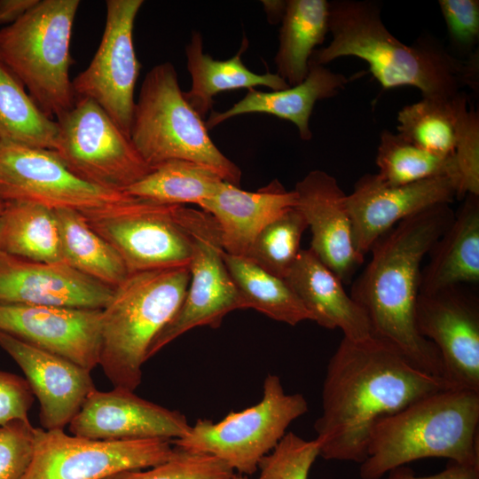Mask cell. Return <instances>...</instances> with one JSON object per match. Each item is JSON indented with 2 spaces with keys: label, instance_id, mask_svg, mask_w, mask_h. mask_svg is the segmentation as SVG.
I'll list each match as a JSON object with an SVG mask.
<instances>
[{
  "label": "cell",
  "instance_id": "60d3db41",
  "mask_svg": "<svg viewBox=\"0 0 479 479\" xmlns=\"http://www.w3.org/2000/svg\"><path fill=\"white\" fill-rule=\"evenodd\" d=\"M34 401L25 377L0 370V425L13 420H28Z\"/></svg>",
  "mask_w": 479,
  "mask_h": 479
},
{
  "label": "cell",
  "instance_id": "d6a6232c",
  "mask_svg": "<svg viewBox=\"0 0 479 479\" xmlns=\"http://www.w3.org/2000/svg\"><path fill=\"white\" fill-rule=\"evenodd\" d=\"M224 181L207 167L189 161L170 160L153 167L149 174L124 192L162 205H199L214 195Z\"/></svg>",
  "mask_w": 479,
  "mask_h": 479
},
{
  "label": "cell",
  "instance_id": "d590c367",
  "mask_svg": "<svg viewBox=\"0 0 479 479\" xmlns=\"http://www.w3.org/2000/svg\"><path fill=\"white\" fill-rule=\"evenodd\" d=\"M233 475V469L213 455L175 446L174 454L159 465L145 471H122L106 479H232Z\"/></svg>",
  "mask_w": 479,
  "mask_h": 479
},
{
  "label": "cell",
  "instance_id": "d4e9b609",
  "mask_svg": "<svg viewBox=\"0 0 479 479\" xmlns=\"http://www.w3.org/2000/svg\"><path fill=\"white\" fill-rule=\"evenodd\" d=\"M420 294L479 281V196L467 195L454 219L428 252Z\"/></svg>",
  "mask_w": 479,
  "mask_h": 479
},
{
  "label": "cell",
  "instance_id": "52a82bcc",
  "mask_svg": "<svg viewBox=\"0 0 479 479\" xmlns=\"http://www.w3.org/2000/svg\"><path fill=\"white\" fill-rule=\"evenodd\" d=\"M79 0H39L22 18L0 29V59L30 97L57 120L75 104L70 41Z\"/></svg>",
  "mask_w": 479,
  "mask_h": 479
},
{
  "label": "cell",
  "instance_id": "4fadbf2b",
  "mask_svg": "<svg viewBox=\"0 0 479 479\" xmlns=\"http://www.w3.org/2000/svg\"><path fill=\"white\" fill-rule=\"evenodd\" d=\"M75 175L52 150L0 140V200H26L81 213L131 200Z\"/></svg>",
  "mask_w": 479,
  "mask_h": 479
},
{
  "label": "cell",
  "instance_id": "30bf717a",
  "mask_svg": "<svg viewBox=\"0 0 479 479\" xmlns=\"http://www.w3.org/2000/svg\"><path fill=\"white\" fill-rule=\"evenodd\" d=\"M61 161L75 175L102 188L124 192L153 168L130 137L94 100L76 97L73 106L56 120Z\"/></svg>",
  "mask_w": 479,
  "mask_h": 479
},
{
  "label": "cell",
  "instance_id": "4316f807",
  "mask_svg": "<svg viewBox=\"0 0 479 479\" xmlns=\"http://www.w3.org/2000/svg\"><path fill=\"white\" fill-rule=\"evenodd\" d=\"M329 33V2L288 0L281 20L277 74L292 87L304 81L316 47Z\"/></svg>",
  "mask_w": 479,
  "mask_h": 479
},
{
  "label": "cell",
  "instance_id": "ab89813d",
  "mask_svg": "<svg viewBox=\"0 0 479 479\" xmlns=\"http://www.w3.org/2000/svg\"><path fill=\"white\" fill-rule=\"evenodd\" d=\"M454 159L459 177L457 199L469 194L479 196V117L473 109L460 134Z\"/></svg>",
  "mask_w": 479,
  "mask_h": 479
},
{
  "label": "cell",
  "instance_id": "9c48e42d",
  "mask_svg": "<svg viewBox=\"0 0 479 479\" xmlns=\"http://www.w3.org/2000/svg\"><path fill=\"white\" fill-rule=\"evenodd\" d=\"M177 217L192 239L190 281L178 310L153 340L147 360L195 327L217 328L224 318L247 309L223 257L221 234L215 219L203 210L179 206Z\"/></svg>",
  "mask_w": 479,
  "mask_h": 479
},
{
  "label": "cell",
  "instance_id": "ba28073f",
  "mask_svg": "<svg viewBox=\"0 0 479 479\" xmlns=\"http://www.w3.org/2000/svg\"><path fill=\"white\" fill-rule=\"evenodd\" d=\"M308 412L299 393L287 394L280 379L269 373L262 399L240 412H230L218 422L199 419L182 438L172 440L180 449L213 455L239 474L258 470L261 459L279 443L289 425Z\"/></svg>",
  "mask_w": 479,
  "mask_h": 479
},
{
  "label": "cell",
  "instance_id": "74e56055",
  "mask_svg": "<svg viewBox=\"0 0 479 479\" xmlns=\"http://www.w3.org/2000/svg\"><path fill=\"white\" fill-rule=\"evenodd\" d=\"M34 430L29 420L0 425V479H22L34 454Z\"/></svg>",
  "mask_w": 479,
  "mask_h": 479
},
{
  "label": "cell",
  "instance_id": "b9f144b4",
  "mask_svg": "<svg viewBox=\"0 0 479 479\" xmlns=\"http://www.w3.org/2000/svg\"><path fill=\"white\" fill-rule=\"evenodd\" d=\"M384 479H479V465L449 461L443 471L426 476H418L411 468L401 466L389 471Z\"/></svg>",
  "mask_w": 479,
  "mask_h": 479
},
{
  "label": "cell",
  "instance_id": "1f68e13d",
  "mask_svg": "<svg viewBox=\"0 0 479 479\" xmlns=\"http://www.w3.org/2000/svg\"><path fill=\"white\" fill-rule=\"evenodd\" d=\"M58 122L47 116L0 59V140L55 151Z\"/></svg>",
  "mask_w": 479,
  "mask_h": 479
},
{
  "label": "cell",
  "instance_id": "7bdbcfd3",
  "mask_svg": "<svg viewBox=\"0 0 479 479\" xmlns=\"http://www.w3.org/2000/svg\"><path fill=\"white\" fill-rule=\"evenodd\" d=\"M39 0H0V25L13 24L31 10Z\"/></svg>",
  "mask_w": 479,
  "mask_h": 479
},
{
  "label": "cell",
  "instance_id": "836d02e7",
  "mask_svg": "<svg viewBox=\"0 0 479 479\" xmlns=\"http://www.w3.org/2000/svg\"><path fill=\"white\" fill-rule=\"evenodd\" d=\"M375 162L378 176L387 184L406 185L446 177L459 185L457 166L452 156H441L422 149L399 134L382 130Z\"/></svg>",
  "mask_w": 479,
  "mask_h": 479
},
{
  "label": "cell",
  "instance_id": "5bb4252c",
  "mask_svg": "<svg viewBox=\"0 0 479 479\" xmlns=\"http://www.w3.org/2000/svg\"><path fill=\"white\" fill-rule=\"evenodd\" d=\"M143 0H107L101 41L89 66L72 81L75 97L94 100L130 137L141 69L133 30Z\"/></svg>",
  "mask_w": 479,
  "mask_h": 479
},
{
  "label": "cell",
  "instance_id": "f35d334b",
  "mask_svg": "<svg viewBox=\"0 0 479 479\" xmlns=\"http://www.w3.org/2000/svg\"><path fill=\"white\" fill-rule=\"evenodd\" d=\"M438 4L452 47L470 56L479 40V1L440 0Z\"/></svg>",
  "mask_w": 479,
  "mask_h": 479
},
{
  "label": "cell",
  "instance_id": "6da1fadb",
  "mask_svg": "<svg viewBox=\"0 0 479 479\" xmlns=\"http://www.w3.org/2000/svg\"><path fill=\"white\" fill-rule=\"evenodd\" d=\"M445 389L442 378L423 371L387 342L343 337L327 364L322 413L314 423L319 456L361 464L379 419Z\"/></svg>",
  "mask_w": 479,
  "mask_h": 479
},
{
  "label": "cell",
  "instance_id": "7402d4cb",
  "mask_svg": "<svg viewBox=\"0 0 479 479\" xmlns=\"http://www.w3.org/2000/svg\"><path fill=\"white\" fill-rule=\"evenodd\" d=\"M296 195L274 179L255 192L224 181L198 206L216 222L225 253L245 256L256 235L270 222L295 207Z\"/></svg>",
  "mask_w": 479,
  "mask_h": 479
},
{
  "label": "cell",
  "instance_id": "7a4b0ae2",
  "mask_svg": "<svg viewBox=\"0 0 479 479\" xmlns=\"http://www.w3.org/2000/svg\"><path fill=\"white\" fill-rule=\"evenodd\" d=\"M454 216L451 206L442 204L396 224L373 243L371 260L353 281L349 294L365 311L373 336L443 380L436 348L417 331L415 307L423 258Z\"/></svg>",
  "mask_w": 479,
  "mask_h": 479
},
{
  "label": "cell",
  "instance_id": "f6af8a7d",
  "mask_svg": "<svg viewBox=\"0 0 479 479\" xmlns=\"http://www.w3.org/2000/svg\"><path fill=\"white\" fill-rule=\"evenodd\" d=\"M232 479H249V478L247 475H243L240 474H234Z\"/></svg>",
  "mask_w": 479,
  "mask_h": 479
},
{
  "label": "cell",
  "instance_id": "7c38bea8",
  "mask_svg": "<svg viewBox=\"0 0 479 479\" xmlns=\"http://www.w3.org/2000/svg\"><path fill=\"white\" fill-rule=\"evenodd\" d=\"M174 452L166 439L96 440L35 428L33 459L22 479H106L154 467Z\"/></svg>",
  "mask_w": 479,
  "mask_h": 479
},
{
  "label": "cell",
  "instance_id": "44dd1931",
  "mask_svg": "<svg viewBox=\"0 0 479 479\" xmlns=\"http://www.w3.org/2000/svg\"><path fill=\"white\" fill-rule=\"evenodd\" d=\"M0 348L22 370L39 402V420L43 429H64L96 389L90 371L2 331Z\"/></svg>",
  "mask_w": 479,
  "mask_h": 479
},
{
  "label": "cell",
  "instance_id": "e575fe53",
  "mask_svg": "<svg viewBox=\"0 0 479 479\" xmlns=\"http://www.w3.org/2000/svg\"><path fill=\"white\" fill-rule=\"evenodd\" d=\"M307 228L303 215L294 207L260 231L245 256L266 271L285 279L301 251L302 236Z\"/></svg>",
  "mask_w": 479,
  "mask_h": 479
},
{
  "label": "cell",
  "instance_id": "ffe728a7",
  "mask_svg": "<svg viewBox=\"0 0 479 479\" xmlns=\"http://www.w3.org/2000/svg\"><path fill=\"white\" fill-rule=\"evenodd\" d=\"M295 207L311 232L310 249L342 283L349 284L364 262L356 252L346 195L336 178L314 169L295 184Z\"/></svg>",
  "mask_w": 479,
  "mask_h": 479
},
{
  "label": "cell",
  "instance_id": "d6986e66",
  "mask_svg": "<svg viewBox=\"0 0 479 479\" xmlns=\"http://www.w3.org/2000/svg\"><path fill=\"white\" fill-rule=\"evenodd\" d=\"M114 289L65 262H37L0 252V304L103 310Z\"/></svg>",
  "mask_w": 479,
  "mask_h": 479
},
{
  "label": "cell",
  "instance_id": "2e32d148",
  "mask_svg": "<svg viewBox=\"0 0 479 479\" xmlns=\"http://www.w3.org/2000/svg\"><path fill=\"white\" fill-rule=\"evenodd\" d=\"M457 199V185L446 177L393 185L378 174H365L345 202L352 225L353 245L365 259L373 243L401 221Z\"/></svg>",
  "mask_w": 479,
  "mask_h": 479
},
{
  "label": "cell",
  "instance_id": "484cf974",
  "mask_svg": "<svg viewBox=\"0 0 479 479\" xmlns=\"http://www.w3.org/2000/svg\"><path fill=\"white\" fill-rule=\"evenodd\" d=\"M248 46L245 38L240 49L232 58L224 60L214 59L203 51L200 33L194 31L185 47L187 69L191 75L192 86L184 92L185 98L201 117L212 110L214 97L222 91L240 89L251 90L256 86L272 90L290 87L277 73L263 75L250 71L243 63L241 56Z\"/></svg>",
  "mask_w": 479,
  "mask_h": 479
},
{
  "label": "cell",
  "instance_id": "277c9868",
  "mask_svg": "<svg viewBox=\"0 0 479 479\" xmlns=\"http://www.w3.org/2000/svg\"><path fill=\"white\" fill-rule=\"evenodd\" d=\"M479 392L445 389L424 397L373 426L361 479H382L424 458L479 465Z\"/></svg>",
  "mask_w": 479,
  "mask_h": 479
},
{
  "label": "cell",
  "instance_id": "f1b7e54d",
  "mask_svg": "<svg viewBox=\"0 0 479 479\" xmlns=\"http://www.w3.org/2000/svg\"><path fill=\"white\" fill-rule=\"evenodd\" d=\"M0 252L37 262H64L55 211L31 201H4Z\"/></svg>",
  "mask_w": 479,
  "mask_h": 479
},
{
  "label": "cell",
  "instance_id": "603a6c76",
  "mask_svg": "<svg viewBox=\"0 0 479 479\" xmlns=\"http://www.w3.org/2000/svg\"><path fill=\"white\" fill-rule=\"evenodd\" d=\"M285 279L318 325L339 328L353 342L373 337L365 311L310 248L301 249Z\"/></svg>",
  "mask_w": 479,
  "mask_h": 479
},
{
  "label": "cell",
  "instance_id": "8992f818",
  "mask_svg": "<svg viewBox=\"0 0 479 479\" xmlns=\"http://www.w3.org/2000/svg\"><path fill=\"white\" fill-rule=\"evenodd\" d=\"M130 137L152 168L170 160L189 161L212 169L227 183L240 185V169L211 139L203 118L185 98L170 62L156 65L145 75L135 103Z\"/></svg>",
  "mask_w": 479,
  "mask_h": 479
},
{
  "label": "cell",
  "instance_id": "f546056e",
  "mask_svg": "<svg viewBox=\"0 0 479 479\" xmlns=\"http://www.w3.org/2000/svg\"><path fill=\"white\" fill-rule=\"evenodd\" d=\"M63 260L83 275L109 287L120 286L130 275L114 247L75 209H55Z\"/></svg>",
  "mask_w": 479,
  "mask_h": 479
},
{
  "label": "cell",
  "instance_id": "4dcf8cb0",
  "mask_svg": "<svg viewBox=\"0 0 479 479\" xmlns=\"http://www.w3.org/2000/svg\"><path fill=\"white\" fill-rule=\"evenodd\" d=\"M223 257L247 309L290 326L311 320L285 279L266 271L246 256L224 251Z\"/></svg>",
  "mask_w": 479,
  "mask_h": 479
},
{
  "label": "cell",
  "instance_id": "83f0119b",
  "mask_svg": "<svg viewBox=\"0 0 479 479\" xmlns=\"http://www.w3.org/2000/svg\"><path fill=\"white\" fill-rule=\"evenodd\" d=\"M470 114L467 98L421 100L404 106L397 114L398 134L415 145L441 156H452Z\"/></svg>",
  "mask_w": 479,
  "mask_h": 479
},
{
  "label": "cell",
  "instance_id": "cb8c5ba5",
  "mask_svg": "<svg viewBox=\"0 0 479 479\" xmlns=\"http://www.w3.org/2000/svg\"><path fill=\"white\" fill-rule=\"evenodd\" d=\"M309 67L304 81L295 86L268 92L251 89L229 109L220 113L212 112L205 122L208 130L237 115L261 113L293 122L300 137L305 141L310 140V118L315 104L337 95L349 82V78L312 62H310Z\"/></svg>",
  "mask_w": 479,
  "mask_h": 479
},
{
  "label": "cell",
  "instance_id": "9a60e30c",
  "mask_svg": "<svg viewBox=\"0 0 479 479\" xmlns=\"http://www.w3.org/2000/svg\"><path fill=\"white\" fill-rule=\"evenodd\" d=\"M419 334L436 348L448 389L479 392V305L460 286L419 294Z\"/></svg>",
  "mask_w": 479,
  "mask_h": 479
},
{
  "label": "cell",
  "instance_id": "3957f363",
  "mask_svg": "<svg viewBox=\"0 0 479 479\" xmlns=\"http://www.w3.org/2000/svg\"><path fill=\"white\" fill-rule=\"evenodd\" d=\"M329 33L331 42L314 51L310 62L325 66L342 57H357L368 64L383 89L412 86L422 98H452L462 85H474L471 61L463 63L433 39L403 43L382 22L375 2H329Z\"/></svg>",
  "mask_w": 479,
  "mask_h": 479
},
{
  "label": "cell",
  "instance_id": "ee69618b",
  "mask_svg": "<svg viewBox=\"0 0 479 479\" xmlns=\"http://www.w3.org/2000/svg\"><path fill=\"white\" fill-rule=\"evenodd\" d=\"M269 20L273 22L281 21L286 10L287 1H263Z\"/></svg>",
  "mask_w": 479,
  "mask_h": 479
},
{
  "label": "cell",
  "instance_id": "ac0fdd59",
  "mask_svg": "<svg viewBox=\"0 0 479 479\" xmlns=\"http://www.w3.org/2000/svg\"><path fill=\"white\" fill-rule=\"evenodd\" d=\"M101 310L0 304V331L91 372L98 365Z\"/></svg>",
  "mask_w": 479,
  "mask_h": 479
},
{
  "label": "cell",
  "instance_id": "bcb514c9",
  "mask_svg": "<svg viewBox=\"0 0 479 479\" xmlns=\"http://www.w3.org/2000/svg\"><path fill=\"white\" fill-rule=\"evenodd\" d=\"M3 204H4V202L2 200H0V215H1V212H2V208H3Z\"/></svg>",
  "mask_w": 479,
  "mask_h": 479
},
{
  "label": "cell",
  "instance_id": "8d00e7d4",
  "mask_svg": "<svg viewBox=\"0 0 479 479\" xmlns=\"http://www.w3.org/2000/svg\"><path fill=\"white\" fill-rule=\"evenodd\" d=\"M319 456V443L305 440L294 432L287 433L258 465L257 479H308Z\"/></svg>",
  "mask_w": 479,
  "mask_h": 479
},
{
  "label": "cell",
  "instance_id": "5b68a950",
  "mask_svg": "<svg viewBox=\"0 0 479 479\" xmlns=\"http://www.w3.org/2000/svg\"><path fill=\"white\" fill-rule=\"evenodd\" d=\"M189 266L130 274L101 310L98 365L114 388L132 391L158 333L185 295Z\"/></svg>",
  "mask_w": 479,
  "mask_h": 479
},
{
  "label": "cell",
  "instance_id": "8fae6325",
  "mask_svg": "<svg viewBox=\"0 0 479 479\" xmlns=\"http://www.w3.org/2000/svg\"><path fill=\"white\" fill-rule=\"evenodd\" d=\"M177 208L134 197L82 214L133 274L189 266L192 239L177 216Z\"/></svg>",
  "mask_w": 479,
  "mask_h": 479
},
{
  "label": "cell",
  "instance_id": "e0dca14e",
  "mask_svg": "<svg viewBox=\"0 0 479 479\" xmlns=\"http://www.w3.org/2000/svg\"><path fill=\"white\" fill-rule=\"evenodd\" d=\"M68 426L74 436L106 441L148 438L172 441L184 437L191 428L182 412L122 388L92 390Z\"/></svg>",
  "mask_w": 479,
  "mask_h": 479
}]
</instances>
